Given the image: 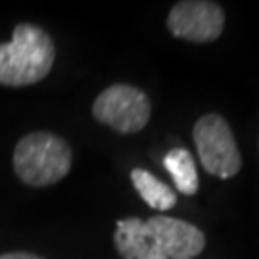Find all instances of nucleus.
<instances>
[{
	"label": "nucleus",
	"mask_w": 259,
	"mask_h": 259,
	"mask_svg": "<svg viewBox=\"0 0 259 259\" xmlns=\"http://www.w3.org/2000/svg\"><path fill=\"white\" fill-rule=\"evenodd\" d=\"M56 60L54 40L33 23H19L10 42H0V84L29 87L42 81Z\"/></svg>",
	"instance_id": "1"
},
{
	"label": "nucleus",
	"mask_w": 259,
	"mask_h": 259,
	"mask_svg": "<svg viewBox=\"0 0 259 259\" xmlns=\"http://www.w3.org/2000/svg\"><path fill=\"white\" fill-rule=\"evenodd\" d=\"M73 161L71 146L48 131H35L19 139L14 150V171L21 183L35 188L56 185L64 179Z\"/></svg>",
	"instance_id": "2"
},
{
	"label": "nucleus",
	"mask_w": 259,
	"mask_h": 259,
	"mask_svg": "<svg viewBox=\"0 0 259 259\" xmlns=\"http://www.w3.org/2000/svg\"><path fill=\"white\" fill-rule=\"evenodd\" d=\"M194 142L204 169L213 177L231 179L242 167L238 144L229 123L219 113H207L196 121Z\"/></svg>",
	"instance_id": "3"
},
{
	"label": "nucleus",
	"mask_w": 259,
	"mask_h": 259,
	"mask_svg": "<svg viewBox=\"0 0 259 259\" xmlns=\"http://www.w3.org/2000/svg\"><path fill=\"white\" fill-rule=\"evenodd\" d=\"M150 113L152 106L146 93L133 84H111L96 96L93 104L94 119L121 135L142 131L148 123Z\"/></svg>",
	"instance_id": "4"
},
{
	"label": "nucleus",
	"mask_w": 259,
	"mask_h": 259,
	"mask_svg": "<svg viewBox=\"0 0 259 259\" xmlns=\"http://www.w3.org/2000/svg\"><path fill=\"white\" fill-rule=\"evenodd\" d=\"M167 27L177 38L190 42H213L221 37L225 12L207 0H183L169 12Z\"/></svg>",
	"instance_id": "5"
},
{
	"label": "nucleus",
	"mask_w": 259,
	"mask_h": 259,
	"mask_svg": "<svg viewBox=\"0 0 259 259\" xmlns=\"http://www.w3.org/2000/svg\"><path fill=\"white\" fill-rule=\"evenodd\" d=\"M146 225L167 259H194L204 251V232L190 223L167 215H156L150 217Z\"/></svg>",
	"instance_id": "6"
},
{
	"label": "nucleus",
	"mask_w": 259,
	"mask_h": 259,
	"mask_svg": "<svg viewBox=\"0 0 259 259\" xmlns=\"http://www.w3.org/2000/svg\"><path fill=\"white\" fill-rule=\"evenodd\" d=\"M113 244L123 259H167L154 240L146 221L139 217L117 221Z\"/></svg>",
	"instance_id": "7"
},
{
	"label": "nucleus",
	"mask_w": 259,
	"mask_h": 259,
	"mask_svg": "<svg viewBox=\"0 0 259 259\" xmlns=\"http://www.w3.org/2000/svg\"><path fill=\"white\" fill-rule=\"evenodd\" d=\"M131 181L137 192L146 204L156 211H167L177 204V194L159 179L148 173L146 169H133Z\"/></svg>",
	"instance_id": "8"
},
{
	"label": "nucleus",
	"mask_w": 259,
	"mask_h": 259,
	"mask_svg": "<svg viewBox=\"0 0 259 259\" xmlns=\"http://www.w3.org/2000/svg\"><path fill=\"white\" fill-rule=\"evenodd\" d=\"M165 169L173 177L177 190L183 194L190 196L198 192L200 186V179H198V171H196V163L192 154L185 148H173L163 159Z\"/></svg>",
	"instance_id": "9"
},
{
	"label": "nucleus",
	"mask_w": 259,
	"mask_h": 259,
	"mask_svg": "<svg viewBox=\"0 0 259 259\" xmlns=\"http://www.w3.org/2000/svg\"><path fill=\"white\" fill-rule=\"evenodd\" d=\"M0 259H42L35 255V253H29V251H10V253H2Z\"/></svg>",
	"instance_id": "10"
}]
</instances>
